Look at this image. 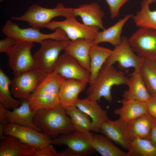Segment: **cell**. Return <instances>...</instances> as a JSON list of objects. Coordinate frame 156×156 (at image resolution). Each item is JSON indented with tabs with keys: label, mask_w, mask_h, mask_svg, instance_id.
Listing matches in <instances>:
<instances>
[{
	"label": "cell",
	"mask_w": 156,
	"mask_h": 156,
	"mask_svg": "<svg viewBox=\"0 0 156 156\" xmlns=\"http://www.w3.org/2000/svg\"><path fill=\"white\" fill-rule=\"evenodd\" d=\"M33 122L42 133L50 138L75 131L70 118L60 105L53 108L37 110Z\"/></svg>",
	"instance_id": "1"
},
{
	"label": "cell",
	"mask_w": 156,
	"mask_h": 156,
	"mask_svg": "<svg viewBox=\"0 0 156 156\" xmlns=\"http://www.w3.org/2000/svg\"><path fill=\"white\" fill-rule=\"evenodd\" d=\"M128 77L113 65L104 64L94 81L87 88V97L97 102L102 97L111 103L113 101L111 90L114 86L127 84Z\"/></svg>",
	"instance_id": "2"
},
{
	"label": "cell",
	"mask_w": 156,
	"mask_h": 156,
	"mask_svg": "<svg viewBox=\"0 0 156 156\" xmlns=\"http://www.w3.org/2000/svg\"><path fill=\"white\" fill-rule=\"evenodd\" d=\"M65 79L58 75H49L27 99L31 110L51 109L60 105L59 91Z\"/></svg>",
	"instance_id": "3"
},
{
	"label": "cell",
	"mask_w": 156,
	"mask_h": 156,
	"mask_svg": "<svg viewBox=\"0 0 156 156\" xmlns=\"http://www.w3.org/2000/svg\"><path fill=\"white\" fill-rule=\"evenodd\" d=\"M73 14V8H66L61 3H58L53 8H45L34 4L22 16L12 17L11 18L27 22L31 27L40 28L45 27L51 20L55 17L62 16L66 18Z\"/></svg>",
	"instance_id": "4"
},
{
	"label": "cell",
	"mask_w": 156,
	"mask_h": 156,
	"mask_svg": "<svg viewBox=\"0 0 156 156\" xmlns=\"http://www.w3.org/2000/svg\"><path fill=\"white\" fill-rule=\"evenodd\" d=\"M6 36H11L18 41H27L40 43L48 39L61 40H69L65 33L60 28L56 29L52 33L44 34L40 31L39 28H21L17 24L10 20L7 21L2 28Z\"/></svg>",
	"instance_id": "5"
},
{
	"label": "cell",
	"mask_w": 156,
	"mask_h": 156,
	"mask_svg": "<svg viewBox=\"0 0 156 156\" xmlns=\"http://www.w3.org/2000/svg\"><path fill=\"white\" fill-rule=\"evenodd\" d=\"M32 42L19 41L6 54L8 57V65L14 76L39 68L32 55Z\"/></svg>",
	"instance_id": "6"
},
{
	"label": "cell",
	"mask_w": 156,
	"mask_h": 156,
	"mask_svg": "<svg viewBox=\"0 0 156 156\" xmlns=\"http://www.w3.org/2000/svg\"><path fill=\"white\" fill-rule=\"evenodd\" d=\"M70 40H45L33 55L39 68L50 74L53 71L61 51L64 50Z\"/></svg>",
	"instance_id": "7"
},
{
	"label": "cell",
	"mask_w": 156,
	"mask_h": 156,
	"mask_svg": "<svg viewBox=\"0 0 156 156\" xmlns=\"http://www.w3.org/2000/svg\"><path fill=\"white\" fill-rule=\"evenodd\" d=\"M49 75L38 68L14 76L12 80L11 92L16 98L28 99Z\"/></svg>",
	"instance_id": "8"
},
{
	"label": "cell",
	"mask_w": 156,
	"mask_h": 156,
	"mask_svg": "<svg viewBox=\"0 0 156 156\" xmlns=\"http://www.w3.org/2000/svg\"><path fill=\"white\" fill-rule=\"evenodd\" d=\"M75 17L73 14L63 21H51L45 27L53 31L57 28L62 29L71 41L80 39H94L100 29L96 26L86 25L78 21Z\"/></svg>",
	"instance_id": "9"
},
{
	"label": "cell",
	"mask_w": 156,
	"mask_h": 156,
	"mask_svg": "<svg viewBox=\"0 0 156 156\" xmlns=\"http://www.w3.org/2000/svg\"><path fill=\"white\" fill-rule=\"evenodd\" d=\"M144 59L135 54L129 43L128 39L123 36L122 37L120 43L115 47L104 64L113 65L117 62L119 67L122 69L133 68L134 70L139 71Z\"/></svg>",
	"instance_id": "10"
},
{
	"label": "cell",
	"mask_w": 156,
	"mask_h": 156,
	"mask_svg": "<svg viewBox=\"0 0 156 156\" xmlns=\"http://www.w3.org/2000/svg\"><path fill=\"white\" fill-rule=\"evenodd\" d=\"M134 51L140 57L156 60V30L140 27L128 39Z\"/></svg>",
	"instance_id": "11"
},
{
	"label": "cell",
	"mask_w": 156,
	"mask_h": 156,
	"mask_svg": "<svg viewBox=\"0 0 156 156\" xmlns=\"http://www.w3.org/2000/svg\"><path fill=\"white\" fill-rule=\"evenodd\" d=\"M51 144L66 146V156H87L96 152L86 134L77 131L61 135L52 140Z\"/></svg>",
	"instance_id": "12"
},
{
	"label": "cell",
	"mask_w": 156,
	"mask_h": 156,
	"mask_svg": "<svg viewBox=\"0 0 156 156\" xmlns=\"http://www.w3.org/2000/svg\"><path fill=\"white\" fill-rule=\"evenodd\" d=\"M4 134L15 137L37 150H41L51 144L52 140L42 132L31 127L7 123Z\"/></svg>",
	"instance_id": "13"
},
{
	"label": "cell",
	"mask_w": 156,
	"mask_h": 156,
	"mask_svg": "<svg viewBox=\"0 0 156 156\" xmlns=\"http://www.w3.org/2000/svg\"><path fill=\"white\" fill-rule=\"evenodd\" d=\"M50 75H58L66 79L85 80L89 83L90 79V72L75 59L65 53L60 55Z\"/></svg>",
	"instance_id": "14"
},
{
	"label": "cell",
	"mask_w": 156,
	"mask_h": 156,
	"mask_svg": "<svg viewBox=\"0 0 156 156\" xmlns=\"http://www.w3.org/2000/svg\"><path fill=\"white\" fill-rule=\"evenodd\" d=\"M75 106L89 116L91 120V131L95 132H100L101 125L109 119L107 111L102 109L97 101L87 97L78 99Z\"/></svg>",
	"instance_id": "15"
},
{
	"label": "cell",
	"mask_w": 156,
	"mask_h": 156,
	"mask_svg": "<svg viewBox=\"0 0 156 156\" xmlns=\"http://www.w3.org/2000/svg\"><path fill=\"white\" fill-rule=\"evenodd\" d=\"M127 122L119 118L109 119L101 125L100 132L123 148L127 150L130 142L127 131Z\"/></svg>",
	"instance_id": "16"
},
{
	"label": "cell",
	"mask_w": 156,
	"mask_h": 156,
	"mask_svg": "<svg viewBox=\"0 0 156 156\" xmlns=\"http://www.w3.org/2000/svg\"><path fill=\"white\" fill-rule=\"evenodd\" d=\"M88 81L74 79H65L59 90V96L60 105L64 107L75 105L79 94L84 91Z\"/></svg>",
	"instance_id": "17"
},
{
	"label": "cell",
	"mask_w": 156,
	"mask_h": 156,
	"mask_svg": "<svg viewBox=\"0 0 156 156\" xmlns=\"http://www.w3.org/2000/svg\"><path fill=\"white\" fill-rule=\"evenodd\" d=\"M21 99L19 107L13 109L12 111L6 109V116L8 123L31 127L41 132L33 122L36 111L31 110L27 99Z\"/></svg>",
	"instance_id": "18"
},
{
	"label": "cell",
	"mask_w": 156,
	"mask_h": 156,
	"mask_svg": "<svg viewBox=\"0 0 156 156\" xmlns=\"http://www.w3.org/2000/svg\"><path fill=\"white\" fill-rule=\"evenodd\" d=\"M73 14L75 16L80 17L86 25L97 27L102 30L105 29L103 21L104 13L96 3L84 4L78 8H73Z\"/></svg>",
	"instance_id": "19"
},
{
	"label": "cell",
	"mask_w": 156,
	"mask_h": 156,
	"mask_svg": "<svg viewBox=\"0 0 156 156\" xmlns=\"http://www.w3.org/2000/svg\"><path fill=\"white\" fill-rule=\"evenodd\" d=\"M93 40L80 39L70 40L64 50L65 53L75 59L90 72V52L91 47L93 44Z\"/></svg>",
	"instance_id": "20"
},
{
	"label": "cell",
	"mask_w": 156,
	"mask_h": 156,
	"mask_svg": "<svg viewBox=\"0 0 156 156\" xmlns=\"http://www.w3.org/2000/svg\"><path fill=\"white\" fill-rule=\"evenodd\" d=\"M126 85L128 89L122 94L124 99L146 102L151 96L139 71L134 70L130 74Z\"/></svg>",
	"instance_id": "21"
},
{
	"label": "cell",
	"mask_w": 156,
	"mask_h": 156,
	"mask_svg": "<svg viewBox=\"0 0 156 156\" xmlns=\"http://www.w3.org/2000/svg\"><path fill=\"white\" fill-rule=\"evenodd\" d=\"M0 141V156H34L36 149L13 136Z\"/></svg>",
	"instance_id": "22"
},
{
	"label": "cell",
	"mask_w": 156,
	"mask_h": 156,
	"mask_svg": "<svg viewBox=\"0 0 156 156\" xmlns=\"http://www.w3.org/2000/svg\"><path fill=\"white\" fill-rule=\"evenodd\" d=\"M93 149L102 156H128L127 152L120 149L105 135L90 132L86 134Z\"/></svg>",
	"instance_id": "23"
},
{
	"label": "cell",
	"mask_w": 156,
	"mask_h": 156,
	"mask_svg": "<svg viewBox=\"0 0 156 156\" xmlns=\"http://www.w3.org/2000/svg\"><path fill=\"white\" fill-rule=\"evenodd\" d=\"M121 106L114 110V114L129 122L148 113L146 102L123 99L118 101Z\"/></svg>",
	"instance_id": "24"
},
{
	"label": "cell",
	"mask_w": 156,
	"mask_h": 156,
	"mask_svg": "<svg viewBox=\"0 0 156 156\" xmlns=\"http://www.w3.org/2000/svg\"><path fill=\"white\" fill-rule=\"evenodd\" d=\"M156 124V120L148 113L127 122V131L130 142L136 138L148 139L150 133Z\"/></svg>",
	"instance_id": "25"
},
{
	"label": "cell",
	"mask_w": 156,
	"mask_h": 156,
	"mask_svg": "<svg viewBox=\"0 0 156 156\" xmlns=\"http://www.w3.org/2000/svg\"><path fill=\"white\" fill-rule=\"evenodd\" d=\"M133 16V14H127L112 26L99 31L93 40V44L107 42L115 47L119 44L122 40L121 34L124 26Z\"/></svg>",
	"instance_id": "26"
},
{
	"label": "cell",
	"mask_w": 156,
	"mask_h": 156,
	"mask_svg": "<svg viewBox=\"0 0 156 156\" xmlns=\"http://www.w3.org/2000/svg\"><path fill=\"white\" fill-rule=\"evenodd\" d=\"M112 50L100 46L99 44H93L90 52V85L94 81L97 75L110 56Z\"/></svg>",
	"instance_id": "27"
},
{
	"label": "cell",
	"mask_w": 156,
	"mask_h": 156,
	"mask_svg": "<svg viewBox=\"0 0 156 156\" xmlns=\"http://www.w3.org/2000/svg\"><path fill=\"white\" fill-rule=\"evenodd\" d=\"M64 108L66 114L71 120L75 131L84 134L90 132L91 120L88 115L75 105Z\"/></svg>",
	"instance_id": "28"
},
{
	"label": "cell",
	"mask_w": 156,
	"mask_h": 156,
	"mask_svg": "<svg viewBox=\"0 0 156 156\" xmlns=\"http://www.w3.org/2000/svg\"><path fill=\"white\" fill-rule=\"evenodd\" d=\"M147 0L142 1L140 10L132 18L137 27L156 30V10H151Z\"/></svg>",
	"instance_id": "29"
},
{
	"label": "cell",
	"mask_w": 156,
	"mask_h": 156,
	"mask_svg": "<svg viewBox=\"0 0 156 156\" xmlns=\"http://www.w3.org/2000/svg\"><path fill=\"white\" fill-rule=\"evenodd\" d=\"M139 72L150 94L156 96L155 61L144 58Z\"/></svg>",
	"instance_id": "30"
},
{
	"label": "cell",
	"mask_w": 156,
	"mask_h": 156,
	"mask_svg": "<svg viewBox=\"0 0 156 156\" xmlns=\"http://www.w3.org/2000/svg\"><path fill=\"white\" fill-rule=\"evenodd\" d=\"M11 80L7 75L0 68V103L7 109L19 107L21 101L14 99L12 96L9 89Z\"/></svg>",
	"instance_id": "31"
},
{
	"label": "cell",
	"mask_w": 156,
	"mask_h": 156,
	"mask_svg": "<svg viewBox=\"0 0 156 156\" xmlns=\"http://www.w3.org/2000/svg\"><path fill=\"white\" fill-rule=\"evenodd\" d=\"M127 150L128 156H156V147L147 139L131 140Z\"/></svg>",
	"instance_id": "32"
},
{
	"label": "cell",
	"mask_w": 156,
	"mask_h": 156,
	"mask_svg": "<svg viewBox=\"0 0 156 156\" xmlns=\"http://www.w3.org/2000/svg\"><path fill=\"white\" fill-rule=\"evenodd\" d=\"M109 5L111 17L113 18L119 15L120 8L129 0H105Z\"/></svg>",
	"instance_id": "33"
},
{
	"label": "cell",
	"mask_w": 156,
	"mask_h": 156,
	"mask_svg": "<svg viewBox=\"0 0 156 156\" xmlns=\"http://www.w3.org/2000/svg\"><path fill=\"white\" fill-rule=\"evenodd\" d=\"M18 42L13 37L6 36L4 39L0 40V52L7 54Z\"/></svg>",
	"instance_id": "34"
},
{
	"label": "cell",
	"mask_w": 156,
	"mask_h": 156,
	"mask_svg": "<svg viewBox=\"0 0 156 156\" xmlns=\"http://www.w3.org/2000/svg\"><path fill=\"white\" fill-rule=\"evenodd\" d=\"M34 156H62V153L61 151H57L51 144L42 149H36Z\"/></svg>",
	"instance_id": "35"
},
{
	"label": "cell",
	"mask_w": 156,
	"mask_h": 156,
	"mask_svg": "<svg viewBox=\"0 0 156 156\" xmlns=\"http://www.w3.org/2000/svg\"><path fill=\"white\" fill-rule=\"evenodd\" d=\"M146 103L148 113L156 120V96H151Z\"/></svg>",
	"instance_id": "36"
},
{
	"label": "cell",
	"mask_w": 156,
	"mask_h": 156,
	"mask_svg": "<svg viewBox=\"0 0 156 156\" xmlns=\"http://www.w3.org/2000/svg\"><path fill=\"white\" fill-rule=\"evenodd\" d=\"M148 139L156 147V124L152 129Z\"/></svg>",
	"instance_id": "37"
},
{
	"label": "cell",
	"mask_w": 156,
	"mask_h": 156,
	"mask_svg": "<svg viewBox=\"0 0 156 156\" xmlns=\"http://www.w3.org/2000/svg\"><path fill=\"white\" fill-rule=\"evenodd\" d=\"M7 109L0 104V123L5 124L8 123L6 116Z\"/></svg>",
	"instance_id": "38"
},
{
	"label": "cell",
	"mask_w": 156,
	"mask_h": 156,
	"mask_svg": "<svg viewBox=\"0 0 156 156\" xmlns=\"http://www.w3.org/2000/svg\"><path fill=\"white\" fill-rule=\"evenodd\" d=\"M5 124L0 123V140L3 139L7 136H5L4 134V129Z\"/></svg>",
	"instance_id": "39"
},
{
	"label": "cell",
	"mask_w": 156,
	"mask_h": 156,
	"mask_svg": "<svg viewBox=\"0 0 156 156\" xmlns=\"http://www.w3.org/2000/svg\"><path fill=\"white\" fill-rule=\"evenodd\" d=\"M149 5L156 2V0H147Z\"/></svg>",
	"instance_id": "40"
},
{
	"label": "cell",
	"mask_w": 156,
	"mask_h": 156,
	"mask_svg": "<svg viewBox=\"0 0 156 156\" xmlns=\"http://www.w3.org/2000/svg\"><path fill=\"white\" fill-rule=\"evenodd\" d=\"M4 0H0V2H3V1Z\"/></svg>",
	"instance_id": "41"
},
{
	"label": "cell",
	"mask_w": 156,
	"mask_h": 156,
	"mask_svg": "<svg viewBox=\"0 0 156 156\" xmlns=\"http://www.w3.org/2000/svg\"><path fill=\"white\" fill-rule=\"evenodd\" d=\"M155 61V62H156V61Z\"/></svg>",
	"instance_id": "42"
}]
</instances>
